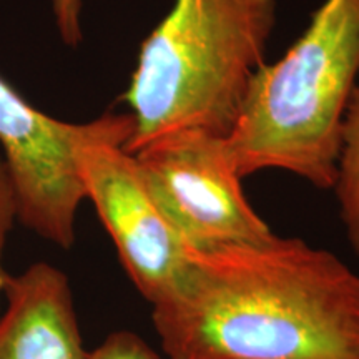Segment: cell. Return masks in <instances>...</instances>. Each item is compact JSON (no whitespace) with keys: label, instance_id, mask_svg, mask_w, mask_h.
Instances as JSON below:
<instances>
[{"label":"cell","instance_id":"cell-1","mask_svg":"<svg viewBox=\"0 0 359 359\" xmlns=\"http://www.w3.org/2000/svg\"><path fill=\"white\" fill-rule=\"evenodd\" d=\"M151 318L167 359H359V275L302 238L190 250Z\"/></svg>","mask_w":359,"mask_h":359},{"label":"cell","instance_id":"cell-2","mask_svg":"<svg viewBox=\"0 0 359 359\" xmlns=\"http://www.w3.org/2000/svg\"><path fill=\"white\" fill-rule=\"evenodd\" d=\"M359 77V0H325L280 60L250 80L224 135L241 178L283 170L333 190Z\"/></svg>","mask_w":359,"mask_h":359},{"label":"cell","instance_id":"cell-3","mask_svg":"<svg viewBox=\"0 0 359 359\" xmlns=\"http://www.w3.org/2000/svg\"><path fill=\"white\" fill-rule=\"evenodd\" d=\"M275 20V0H175L125 93L133 118L125 150L135 155L178 130L230 132Z\"/></svg>","mask_w":359,"mask_h":359},{"label":"cell","instance_id":"cell-4","mask_svg":"<svg viewBox=\"0 0 359 359\" xmlns=\"http://www.w3.org/2000/svg\"><path fill=\"white\" fill-rule=\"evenodd\" d=\"M130 114H107L70 123L43 114L0 77V145L17 196L19 219L48 243L70 250L75 223L87 200L80 177V150L92 143L127 145Z\"/></svg>","mask_w":359,"mask_h":359},{"label":"cell","instance_id":"cell-5","mask_svg":"<svg viewBox=\"0 0 359 359\" xmlns=\"http://www.w3.org/2000/svg\"><path fill=\"white\" fill-rule=\"evenodd\" d=\"M133 156L156 203L190 250L262 243L275 236L246 198L224 135L178 130Z\"/></svg>","mask_w":359,"mask_h":359},{"label":"cell","instance_id":"cell-6","mask_svg":"<svg viewBox=\"0 0 359 359\" xmlns=\"http://www.w3.org/2000/svg\"><path fill=\"white\" fill-rule=\"evenodd\" d=\"M85 195L105 226L122 266L151 308L182 291L190 248L151 195L137 158L116 143L80 150Z\"/></svg>","mask_w":359,"mask_h":359},{"label":"cell","instance_id":"cell-7","mask_svg":"<svg viewBox=\"0 0 359 359\" xmlns=\"http://www.w3.org/2000/svg\"><path fill=\"white\" fill-rule=\"evenodd\" d=\"M69 276L47 262L11 275L0 309V359H88Z\"/></svg>","mask_w":359,"mask_h":359},{"label":"cell","instance_id":"cell-8","mask_svg":"<svg viewBox=\"0 0 359 359\" xmlns=\"http://www.w3.org/2000/svg\"><path fill=\"white\" fill-rule=\"evenodd\" d=\"M348 243L359 259V83L354 88L343 125L338 177L333 187Z\"/></svg>","mask_w":359,"mask_h":359},{"label":"cell","instance_id":"cell-9","mask_svg":"<svg viewBox=\"0 0 359 359\" xmlns=\"http://www.w3.org/2000/svg\"><path fill=\"white\" fill-rule=\"evenodd\" d=\"M15 219H19L17 196L8 177L6 161L0 158V309L4 306V291L11 278V273L6 268V248Z\"/></svg>","mask_w":359,"mask_h":359},{"label":"cell","instance_id":"cell-10","mask_svg":"<svg viewBox=\"0 0 359 359\" xmlns=\"http://www.w3.org/2000/svg\"><path fill=\"white\" fill-rule=\"evenodd\" d=\"M88 359H161L160 354L147 343L142 336L133 331H115L110 333L95 349L88 354Z\"/></svg>","mask_w":359,"mask_h":359},{"label":"cell","instance_id":"cell-11","mask_svg":"<svg viewBox=\"0 0 359 359\" xmlns=\"http://www.w3.org/2000/svg\"><path fill=\"white\" fill-rule=\"evenodd\" d=\"M53 12L64 42L69 45L79 43L82 40V29H80L82 0H53Z\"/></svg>","mask_w":359,"mask_h":359}]
</instances>
